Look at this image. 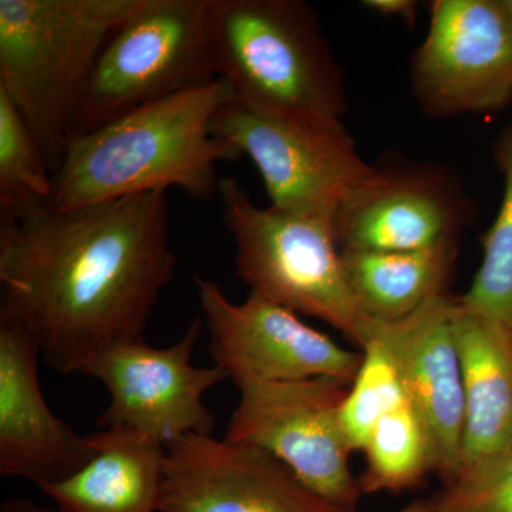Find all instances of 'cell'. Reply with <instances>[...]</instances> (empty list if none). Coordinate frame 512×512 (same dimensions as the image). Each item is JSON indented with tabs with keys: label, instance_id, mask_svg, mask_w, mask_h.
I'll return each mask as SVG.
<instances>
[{
	"label": "cell",
	"instance_id": "cell-12",
	"mask_svg": "<svg viewBox=\"0 0 512 512\" xmlns=\"http://www.w3.org/2000/svg\"><path fill=\"white\" fill-rule=\"evenodd\" d=\"M158 512H346L259 448L214 436L165 446Z\"/></svg>",
	"mask_w": 512,
	"mask_h": 512
},
{
	"label": "cell",
	"instance_id": "cell-19",
	"mask_svg": "<svg viewBox=\"0 0 512 512\" xmlns=\"http://www.w3.org/2000/svg\"><path fill=\"white\" fill-rule=\"evenodd\" d=\"M362 453L366 457L359 480L363 494L410 490L434 471L429 434L407 397L377 421Z\"/></svg>",
	"mask_w": 512,
	"mask_h": 512
},
{
	"label": "cell",
	"instance_id": "cell-22",
	"mask_svg": "<svg viewBox=\"0 0 512 512\" xmlns=\"http://www.w3.org/2000/svg\"><path fill=\"white\" fill-rule=\"evenodd\" d=\"M360 352L362 362L340 407V423L353 453H362L377 421L407 397L399 366L375 325Z\"/></svg>",
	"mask_w": 512,
	"mask_h": 512
},
{
	"label": "cell",
	"instance_id": "cell-9",
	"mask_svg": "<svg viewBox=\"0 0 512 512\" xmlns=\"http://www.w3.org/2000/svg\"><path fill=\"white\" fill-rule=\"evenodd\" d=\"M410 77L417 103L433 119L505 109L512 101L507 0H434Z\"/></svg>",
	"mask_w": 512,
	"mask_h": 512
},
{
	"label": "cell",
	"instance_id": "cell-26",
	"mask_svg": "<svg viewBox=\"0 0 512 512\" xmlns=\"http://www.w3.org/2000/svg\"><path fill=\"white\" fill-rule=\"evenodd\" d=\"M394 512H440L436 498H419Z\"/></svg>",
	"mask_w": 512,
	"mask_h": 512
},
{
	"label": "cell",
	"instance_id": "cell-24",
	"mask_svg": "<svg viewBox=\"0 0 512 512\" xmlns=\"http://www.w3.org/2000/svg\"><path fill=\"white\" fill-rule=\"evenodd\" d=\"M362 5L377 15L402 19L409 25H413L416 20L419 8L414 0H363Z\"/></svg>",
	"mask_w": 512,
	"mask_h": 512
},
{
	"label": "cell",
	"instance_id": "cell-20",
	"mask_svg": "<svg viewBox=\"0 0 512 512\" xmlns=\"http://www.w3.org/2000/svg\"><path fill=\"white\" fill-rule=\"evenodd\" d=\"M493 156L503 175V200L484 234L477 274L460 303L512 329V121L494 141Z\"/></svg>",
	"mask_w": 512,
	"mask_h": 512
},
{
	"label": "cell",
	"instance_id": "cell-4",
	"mask_svg": "<svg viewBox=\"0 0 512 512\" xmlns=\"http://www.w3.org/2000/svg\"><path fill=\"white\" fill-rule=\"evenodd\" d=\"M211 52L235 99L275 116L343 126L345 83L301 0H212Z\"/></svg>",
	"mask_w": 512,
	"mask_h": 512
},
{
	"label": "cell",
	"instance_id": "cell-3",
	"mask_svg": "<svg viewBox=\"0 0 512 512\" xmlns=\"http://www.w3.org/2000/svg\"><path fill=\"white\" fill-rule=\"evenodd\" d=\"M143 0H0V90L55 174L101 50Z\"/></svg>",
	"mask_w": 512,
	"mask_h": 512
},
{
	"label": "cell",
	"instance_id": "cell-7",
	"mask_svg": "<svg viewBox=\"0 0 512 512\" xmlns=\"http://www.w3.org/2000/svg\"><path fill=\"white\" fill-rule=\"evenodd\" d=\"M212 133L251 158L278 210L333 220L343 202L380 178L345 126L275 116L234 97L218 111Z\"/></svg>",
	"mask_w": 512,
	"mask_h": 512
},
{
	"label": "cell",
	"instance_id": "cell-5",
	"mask_svg": "<svg viewBox=\"0 0 512 512\" xmlns=\"http://www.w3.org/2000/svg\"><path fill=\"white\" fill-rule=\"evenodd\" d=\"M218 194L249 292L328 323L362 349L373 320L350 289L333 220L259 207L231 177L221 178Z\"/></svg>",
	"mask_w": 512,
	"mask_h": 512
},
{
	"label": "cell",
	"instance_id": "cell-25",
	"mask_svg": "<svg viewBox=\"0 0 512 512\" xmlns=\"http://www.w3.org/2000/svg\"><path fill=\"white\" fill-rule=\"evenodd\" d=\"M0 512H62L59 508L43 507L29 498H13L3 503Z\"/></svg>",
	"mask_w": 512,
	"mask_h": 512
},
{
	"label": "cell",
	"instance_id": "cell-2",
	"mask_svg": "<svg viewBox=\"0 0 512 512\" xmlns=\"http://www.w3.org/2000/svg\"><path fill=\"white\" fill-rule=\"evenodd\" d=\"M227 80L151 101L74 137L53 174L49 205L73 210L144 192L181 188L195 200L218 194V164L241 151L212 133L218 111L234 99Z\"/></svg>",
	"mask_w": 512,
	"mask_h": 512
},
{
	"label": "cell",
	"instance_id": "cell-8",
	"mask_svg": "<svg viewBox=\"0 0 512 512\" xmlns=\"http://www.w3.org/2000/svg\"><path fill=\"white\" fill-rule=\"evenodd\" d=\"M349 386L320 377L242 387L225 439L265 451L320 497L356 512L363 493L340 423Z\"/></svg>",
	"mask_w": 512,
	"mask_h": 512
},
{
	"label": "cell",
	"instance_id": "cell-27",
	"mask_svg": "<svg viewBox=\"0 0 512 512\" xmlns=\"http://www.w3.org/2000/svg\"><path fill=\"white\" fill-rule=\"evenodd\" d=\"M507 5H508V8H510L511 12H512V0H507Z\"/></svg>",
	"mask_w": 512,
	"mask_h": 512
},
{
	"label": "cell",
	"instance_id": "cell-13",
	"mask_svg": "<svg viewBox=\"0 0 512 512\" xmlns=\"http://www.w3.org/2000/svg\"><path fill=\"white\" fill-rule=\"evenodd\" d=\"M36 333L9 303H0V476L40 488L62 483L96 456L82 436L50 410L39 380Z\"/></svg>",
	"mask_w": 512,
	"mask_h": 512
},
{
	"label": "cell",
	"instance_id": "cell-17",
	"mask_svg": "<svg viewBox=\"0 0 512 512\" xmlns=\"http://www.w3.org/2000/svg\"><path fill=\"white\" fill-rule=\"evenodd\" d=\"M90 437L97 450L93 460L40 491L62 512H158L165 447L121 427Z\"/></svg>",
	"mask_w": 512,
	"mask_h": 512
},
{
	"label": "cell",
	"instance_id": "cell-21",
	"mask_svg": "<svg viewBox=\"0 0 512 512\" xmlns=\"http://www.w3.org/2000/svg\"><path fill=\"white\" fill-rule=\"evenodd\" d=\"M52 190L53 174L39 141L0 90V218L47 204Z\"/></svg>",
	"mask_w": 512,
	"mask_h": 512
},
{
	"label": "cell",
	"instance_id": "cell-28",
	"mask_svg": "<svg viewBox=\"0 0 512 512\" xmlns=\"http://www.w3.org/2000/svg\"><path fill=\"white\" fill-rule=\"evenodd\" d=\"M511 333H512V329H511Z\"/></svg>",
	"mask_w": 512,
	"mask_h": 512
},
{
	"label": "cell",
	"instance_id": "cell-6",
	"mask_svg": "<svg viewBox=\"0 0 512 512\" xmlns=\"http://www.w3.org/2000/svg\"><path fill=\"white\" fill-rule=\"evenodd\" d=\"M211 10L212 0H143L101 50L74 137L151 101L215 82Z\"/></svg>",
	"mask_w": 512,
	"mask_h": 512
},
{
	"label": "cell",
	"instance_id": "cell-10",
	"mask_svg": "<svg viewBox=\"0 0 512 512\" xmlns=\"http://www.w3.org/2000/svg\"><path fill=\"white\" fill-rule=\"evenodd\" d=\"M202 326L197 316L167 348L138 339L93 357L80 375L99 380L110 394L99 427L131 430L164 447L192 434L212 436L215 417L204 396L228 379L218 366L192 365Z\"/></svg>",
	"mask_w": 512,
	"mask_h": 512
},
{
	"label": "cell",
	"instance_id": "cell-18",
	"mask_svg": "<svg viewBox=\"0 0 512 512\" xmlns=\"http://www.w3.org/2000/svg\"><path fill=\"white\" fill-rule=\"evenodd\" d=\"M457 245L409 252L342 251L350 289L375 322L410 318L444 295Z\"/></svg>",
	"mask_w": 512,
	"mask_h": 512
},
{
	"label": "cell",
	"instance_id": "cell-15",
	"mask_svg": "<svg viewBox=\"0 0 512 512\" xmlns=\"http://www.w3.org/2000/svg\"><path fill=\"white\" fill-rule=\"evenodd\" d=\"M457 299L444 293L410 318L375 322L399 366L407 399L430 437L444 487L460 474L464 436L463 369L454 332Z\"/></svg>",
	"mask_w": 512,
	"mask_h": 512
},
{
	"label": "cell",
	"instance_id": "cell-1",
	"mask_svg": "<svg viewBox=\"0 0 512 512\" xmlns=\"http://www.w3.org/2000/svg\"><path fill=\"white\" fill-rule=\"evenodd\" d=\"M175 266L167 191L0 218L2 301L28 320L56 372L82 373L144 339Z\"/></svg>",
	"mask_w": 512,
	"mask_h": 512
},
{
	"label": "cell",
	"instance_id": "cell-14",
	"mask_svg": "<svg viewBox=\"0 0 512 512\" xmlns=\"http://www.w3.org/2000/svg\"><path fill=\"white\" fill-rule=\"evenodd\" d=\"M470 201L436 165L380 170V178L343 202L333 218L340 251L409 252L457 245Z\"/></svg>",
	"mask_w": 512,
	"mask_h": 512
},
{
	"label": "cell",
	"instance_id": "cell-16",
	"mask_svg": "<svg viewBox=\"0 0 512 512\" xmlns=\"http://www.w3.org/2000/svg\"><path fill=\"white\" fill-rule=\"evenodd\" d=\"M454 332L464 387L458 481L497 466L512 450V333L498 320L468 311L460 299L454 311Z\"/></svg>",
	"mask_w": 512,
	"mask_h": 512
},
{
	"label": "cell",
	"instance_id": "cell-23",
	"mask_svg": "<svg viewBox=\"0 0 512 512\" xmlns=\"http://www.w3.org/2000/svg\"><path fill=\"white\" fill-rule=\"evenodd\" d=\"M440 512H512V450L490 470L444 487Z\"/></svg>",
	"mask_w": 512,
	"mask_h": 512
},
{
	"label": "cell",
	"instance_id": "cell-11",
	"mask_svg": "<svg viewBox=\"0 0 512 512\" xmlns=\"http://www.w3.org/2000/svg\"><path fill=\"white\" fill-rule=\"evenodd\" d=\"M210 353L234 386L328 379L352 383L362 352L340 346L298 313L249 292L232 302L211 279L195 278Z\"/></svg>",
	"mask_w": 512,
	"mask_h": 512
}]
</instances>
